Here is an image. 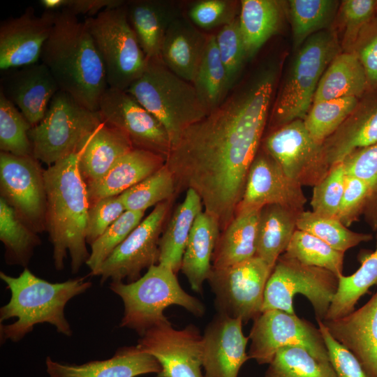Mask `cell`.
I'll return each mask as SVG.
<instances>
[{"mask_svg":"<svg viewBox=\"0 0 377 377\" xmlns=\"http://www.w3.org/2000/svg\"><path fill=\"white\" fill-rule=\"evenodd\" d=\"M274 84L272 69L232 93L186 128L165 165L177 189L194 190L223 230L235 216L266 124Z\"/></svg>","mask_w":377,"mask_h":377,"instance_id":"6da1fadb","label":"cell"},{"mask_svg":"<svg viewBox=\"0 0 377 377\" xmlns=\"http://www.w3.org/2000/svg\"><path fill=\"white\" fill-rule=\"evenodd\" d=\"M40 61L60 90L84 108L98 111L108 84L103 61L84 21L67 9L57 11Z\"/></svg>","mask_w":377,"mask_h":377,"instance_id":"7a4b0ae2","label":"cell"},{"mask_svg":"<svg viewBox=\"0 0 377 377\" xmlns=\"http://www.w3.org/2000/svg\"><path fill=\"white\" fill-rule=\"evenodd\" d=\"M46 189L45 230L52 245L55 268L61 270L69 253L71 271L87 261L86 230L89 204L87 185L78 168V153L44 171Z\"/></svg>","mask_w":377,"mask_h":377,"instance_id":"3957f363","label":"cell"},{"mask_svg":"<svg viewBox=\"0 0 377 377\" xmlns=\"http://www.w3.org/2000/svg\"><path fill=\"white\" fill-rule=\"evenodd\" d=\"M0 278L11 294L9 302L0 309L1 343L17 342L35 325L45 323L54 325L58 332L71 336L73 331L64 313L66 305L92 285L86 277L52 283L27 267L18 276L1 272Z\"/></svg>","mask_w":377,"mask_h":377,"instance_id":"277c9868","label":"cell"},{"mask_svg":"<svg viewBox=\"0 0 377 377\" xmlns=\"http://www.w3.org/2000/svg\"><path fill=\"white\" fill-rule=\"evenodd\" d=\"M126 91L158 120L171 146L208 114L193 84L172 73L161 58L147 59L143 73Z\"/></svg>","mask_w":377,"mask_h":377,"instance_id":"5b68a950","label":"cell"},{"mask_svg":"<svg viewBox=\"0 0 377 377\" xmlns=\"http://www.w3.org/2000/svg\"><path fill=\"white\" fill-rule=\"evenodd\" d=\"M109 288L124 303L120 326L133 330L140 336L168 320L163 312L171 305L180 306L198 317L205 313L204 304L181 287L176 273L159 264L151 266L136 281H111Z\"/></svg>","mask_w":377,"mask_h":377,"instance_id":"8992f818","label":"cell"},{"mask_svg":"<svg viewBox=\"0 0 377 377\" xmlns=\"http://www.w3.org/2000/svg\"><path fill=\"white\" fill-rule=\"evenodd\" d=\"M102 122L98 111L84 108L59 90L43 119L29 131L33 156L52 165L77 152L84 139Z\"/></svg>","mask_w":377,"mask_h":377,"instance_id":"52a82bcc","label":"cell"},{"mask_svg":"<svg viewBox=\"0 0 377 377\" xmlns=\"http://www.w3.org/2000/svg\"><path fill=\"white\" fill-rule=\"evenodd\" d=\"M126 3L84 20L103 61L108 87L122 91L140 77L147 64L128 21Z\"/></svg>","mask_w":377,"mask_h":377,"instance_id":"ba28073f","label":"cell"},{"mask_svg":"<svg viewBox=\"0 0 377 377\" xmlns=\"http://www.w3.org/2000/svg\"><path fill=\"white\" fill-rule=\"evenodd\" d=\"M334 36L318 31L301 45L289 75L275 103L272 120L281 126L306 116L318 82L334 58L338 54Z\"/></svg>","mask_w":377,"mask_h":377,"instance_id":"9c48e42d","label":"cell"},{"mask_svg":"<svg viewBox=\"0 0 377 377\" xmlns=\"http://www.w3.org/2000/svg\"><path fill=\"white\" fill-rule=\"evenodd\" d=\"M338 283L339 277L330 271L306 265L282 254L267 282L262 312L276 309L294 314L293 297L300 293L311 302L316 319L323 320Z\"/></svg>","mask_w":377,"mask_h":377,"instance_id":"30bf717a","label":"cell"},{"mask_svg":"<svg viewBox=\"0 0 377 377\" xmlns=\"http://www.w3.org/2000/svg\"><path fill=\"white\" fill-rule=\"evenodd\" d=\"M273 268L258 256L237 265L212 269L207 281L217 313L243 323L262 312L265 290Z\"/></svg>","mask_w":377,"mask_h":377,"instance_id":"8fae6325","label":"cell"},{"mask_svg":"<svg viewBox=\"0 0 377 377\" xmlns=\"http://www.w3.org/2000/svg\"><path fill=\"white\" fill-rule=\"evenodd\" d=\"M249 338L248 355L259 364H268L279 349L287 346L302 348L315 358L330 362L319 327L295 313L276 309L262 312L253 320Z\"/></svg>","mask_w":377,"mask_h":377,"instance_id":"7c38bea8","label":"cell"},{"mask_svg":"<svg viewBox=\"0 0 377 377\" xmlns=\"http://www.w3.org/2000/svg\"><path fill=\"white\" fill-rule=\"evenodd\" d=\"M44 171L33 155L0 153L1 198L37 233L45 230Z\"/></svg>","mask_w":377,"mask_h":377,"instance_id":"4fadbf2b","label":"cell"},{"mask_svg":"<svg viewBox=\"0 0 377 377\" xmlns=\"http://www.w3.org/2000/svg\"><path fill=\"white\" fill-rule=\"evenodd\" d=\"M265 146L286 175L302 186H315L330 170L323 144L313 138L302 119L280 126L269 135Z\"/></svg>","mask_w":377,"mask_h":377,"instance_id":"5bb4252c","label":"cell"},{"mask_svg":"<svg viewBox=\"0 0 377 377\" xmlns=\"http://www.w3.org/2000/svg\"><path fill=\"white\" fill-rule=\"evenodd\" d=\"M169 210L168 201L156 205L101 265L96 276L101 282H133L141 272L158 261L160 235Z\"/></svg>","mask_w":377,"mask_h":377,"instance_id":"9a60e30c","label":"cell"},{"mask_svg":"<svg viewBox=\"0 0 377 377\" xmlns=\"http://www.w3.org/2000/svg\"><path fill=\"white\" fill-rule=\"evenodd\" d=\"M137 346L160 364L157 377H203V339L195 325L177 330L168 320L161 322L145 331Z\"/></svg>","mask_w":377,"mask_h":377,"instance_id":"2e32d148","label":"cell"},{"mask_svg":"<svg viewBox=\"0 0 377 377\" xmlns=\"http://www.w3.org/2000/svg\"><path fill=\"white\" fill-rule=\"evenodd\" d=\"M105 123L124 132L134 148L145 149L165 159L171 142L164 127L127 91L108 87L99 103Z\"/></svg>","mask_w":377,"mask_h":377,"instance_id":"e0dca14e","label":"cell"},{"mask_svg":"<svg viewBox=\"0 0 377 377\" xmlns=\"http://www.w3.org/2000/svg\"><path fill=\"white\" fill-rule=\"evenodd\" d=\"M306 202L301 184L288 177L267 152L257 154L249 169L236 214L260 210L270 205L302 212Z\"/></svg>","mask_w":377,"mask_h":377,"instance_id":"ac0fdd59","label":"cell"},{"mask_svg":"<svg viewBox=\"0 0 377 377\" xmlns=\"http://www.w3.org/2000/svg\"><path fill=\"white\" fill-rule=\"evenodd\" d=\"M56 15L45 10L38 16L29 7L21 15L1 21L0 69L6 71L38 63Z\"/></svg>","mask_w":377,"mask_h":377,"instance_id":"d6986e66","label":"cell"},{"mask_svg":"<svg viewBox=\"0 0 377 377\" xmlns=\"http://www.w3.org/2000/svg\"><path fill=\"white\" fill-rule=\"evenodd\" d=\"M243 321L217 313L202 335L203 377H238L249 359L246 351L249 340L242 332Z\"/></svg>","mask_w":377,"mask_h":377,"instance_id":"ffe728a7","label":"cell"},{"mask_svg":"<svg viewBox=\"0 0 377 377\" xmlns=\"http://www.w3.org/2000/svg\"><path fill=\"white\" fill-rule=\"evenodd\" d=\"M4 72L0 92L20 110L31 126H36L60 90L50 71L38 62Z\"/></svg>","mask_w":377,"mask_h":377,"instance_id":"44dd1931","label":"cell"},{"mask_svg":"<svg viewBox=\"0 0 377 377\" xmlns=\"http://www.w3.org/2000/svg\"><path fill=\"white\" fill-rule=\"evenodd\" d=\"M330 335L357 358L367 377H377V291L357 310L322 320Z\"/></svg>","mask_w":377,"mask_h":377,"instance_id":"7402d4cb","label":"cell"},{"mask_svg":"<svg viewBox=\"0 0 377 377\" xmlns=\"http://www.w3.org/2000/svg\"><path fill=\"white\" fill-rule=\"evenodd\" d=\"M47 371L50 377H136L158 374L161 367L157 360L138 346L119 348L105 360L91 361L77 365L62 364L47 357Z\"/></svg>","mask_w":377,"mask_h":377,"instance_id":"603a6c76","label":"cell"},{"mask_svg":"<svg viewBox=\"0 0 377 377\" xmlns=\"http://www.w3.org/2000/svg\"><path fill=\"white\" fill-rule=\"evenodd\" d=\"M165 163V158L145 149L133 148L122 156L99 180L87 184L89 206L98 200L119 195Z\"/></svg>","mask_w":377,"mask_h":377,"instance_id":"cb8c5ba5","label":"cell"},{"mask_svg":"<svg viewBox=\"0 0 377 377\" xmlns=\"http://www.w3.org/2000/svg\"><path fill=\"white\" fill-rule=\"evenodd\" d=\"M208 36L190 20L180 15L170 24L164 37L161 51L162 61L172 73L192 83Z\"/></svg>","mask_w":377,"mask_h":377,"instance_id":"d4e9b609","label":"cell"},{"mask_svg":"<svg viewBox=\"0 0 377 377\" xmlns=\"http://www.w3.org/2000/svg\"><path fill=\"white\" fill-rule=\"evenodd\" d=\"M133 148L124 132L103 121L77 151L78 168L86 185L102 178L119 158Z\"/></svg>","mask_w":377,"mask_h":377,"instance_id":"484cf974","label":"cell"},{"mask_svg":"<svg viewBox=\"0 0 377 377\" xmlns=\"http://www.w3.org/2000/svg\"><path fill=\"white\" fill-rule=\"evenodd\" d=\"M126 6L128 21L147 59L161 58L167 30L182 15L179 8L165 0H133Z\"/></svg>","mask_w":377,"mask_h":377,"instance_id":"4316f807","label":"cell"},{"mask_svg":"<svg viewBox=\"0 0 377 377\" xmlns=\"http://www.w3.org/2000/svg\"><path fill=\"white\" fill-rule=\"evenodd\" d=\"M377 143V96L367 99L324 142L330 168L353 151Z\"/></svg>","mask_w":377,"mask_h":377,"instance_id":"83f0119b","label":"cell"},{"mask_svg":"<svg viewBox=\"0 0 377 377\" xmlns=\"http://www.w3.org/2000/svg\"><path fill=\"white\" fill-rule=\"evenodd\" d=\"M219 231L218 221L205 211L197 216L191 228L180 269L198 293H202L203 283L212 272Z\"/></svg>","mask_w":377,"mask_h":377,"instance_id":"f1b7e54d","label":"cell"},{"mask_svg":"<svg viewBox=\"0 0 377 377\" xmlns=\"http://www.w3.org/2000/svg\"><path fill=\"white\" fill-rule=\"evenodd\" d=\"M260 210L237 213L219 235L212 269H223L256 256Z\"/></svg>","mask_w":377,"mask_h":377,"instance_id":"f546056e","label":"cell"},{"mask_svg":"<svg viewBox=\"0 0 377 377\" xmlns=\"http://www.w3.org/2000/svg\"><path fill=\"white\" fill-rule=\"evenodd\" d=\"M202 206L198 193L191 188L187 189L183 202L174 211L160 238L158 264L175 273L181 269L191 228Z\"/></svg>","mask_w":377,"mask_h":377,"instance_id":"4dcf8cb0","label":"cell"},{"mask_svg":"<svg viewBox=\"0 0 377 377\" xmlns=\"http://www.w3.org/2000/svg\"><path fill=\"white\" fill-rule=\"evenodd\" d=\"M367 87V75L356 54H338L323 73L313 103L342 97L359 98Z\"/></svg>","mask_w":377,"mask_h":377,"instance_id":"1f68e13d","label":"cell"},{"mask_svg":"<svg viewBox=\"0 0 377 377\" xmlns=\"http://www.w3.org/2000/svg\"><path fill=\"white\" fill-rule=\"evenodd\" d=\"M301 212L270 205L260 209L256 256L274 268L285 252L295 231Z\"/></svg>","mask_w":377,"mask_h":377,"instance_id":"d6a6232c","label":"cell"},{"mask_svg":"<svg viewBox=\"0 0 377 377\" xmlns=\"http://www.w3.org/2000/svg\"><path fill=\"white\" fill-rule=\"evenodd\" d=\"M238 19L249 59L278 30L281 21L280 6L273 0H242Z\"/></svg>","mask_w":377,"mask_h":377,"instance_id":"836d02e7","label":"cell"},{"mask_svg":"<svg viewBox=\"0 0 377 377\" xmlns=\"http://www.w3.org/2000/svg\"><path fill=\"white\" fill-rule=\"evenodd\" d=\"M360 261L361 265L355 272L339 277L337 293L324 320L341 318L353 312L358 300L377 285V235L376 249L363 253Z\"/></svg>","mask_w":377,"mask_h":377,"instance_id":"e575fe53","label":"cell"},{"mask_svg":"<svg viewBox=\"0 0 377 377\" xmlns=\"http://www.w3.org/2000/svg\"><path fill=\"white\" fill-rule=\"evenodd\" d=\"M192 84L207 113L221 105L231 89L219 54L215 35L211 34L208 36Z\"/></svg>","mask_w":377,"mask_h":377,"instance_id":"d590c367","label":"cell"},{"mask_svg":"<svg viewBox=\"0 0 377 377\" xmlns=\"http://www.w3.org/2000/svg\"><path fill=\"white\" fill-rule=\"evenodd\" d=\"M0 239L6 249V263L24 267L35 247L40 244L37 232L2 198H0Z\"/></svg>","mask_w":377,"mask_h":377,"instance_id":"8d00e7d4","label":"cell"},{"mask_svg":"<svg viewBox=\"0 0 377 377\" xmlns=\"http://www.w3.org/2000/svg\"><path fill=\"white\" fill-rule=\"evenodd\" d=\"M283 254L306 265L329 270L337 277L343 275L345 253L309 232L297 229Z\"/></svg>","mask_w":377,"mask_h":377,"instance_id":"74e56055","label":"cell"},{"mask_svg":"<svg viewBox=\"0 0 377 377\" xmlns=\"http://www.w3.org/2000/svg\"><path fill=\"white\" fill-rule=\"evenodd\" d=\"M264 377H337L330 362L320 361L302 348H281L268 364Z\"/></svg>","mask_w":377,"mask_h":377,"instance_id":"f35d334b","label":"cell"},{"mask_svg":"<svg viewBox=\"0 0 377 377\" xmlns=\"http://www.w3.org/2000/svg\"><path fill=\"white\" fill-rule=\"evenodd\" d=\"M358 98L349 96L313 103L304 119L313 138L323 142L354 112Z\"/></svg>","mask_w":377,"mask_h":377,"instance_id":"ab89813d","label":"cell"},{"mask_svg":"<svg viewBox=\"0 0 377 377\" xmlns=\"http://www.w3.org/2000/svg\"><path fill=\"white\" fill-rule=\"evenodd\" d=\"M297 229L309 232L344 253L372 239L371 234L350 230L335 217L320 216L312 211H302L298 214Z\"/></svg>","mask_w":377,"mask_h":377,"instance_id":"60d3db41","label":"cell"},{"mask_svg":"<svg viewBox=\"0 0 377 377\" xmlns=\"http://www.w3.org/2000/svg\"><path fill=\"white\" fill-rule=\"evenodd\" d=\"M175 191L173 175L165 163L119 195L126 210L145 212L147 208L169 200Z\"/></svg>","mask_w":377,"mask_h":377,"instance_id":"b9f144b4","label":"cell"},{"mask_svg":"<svg viewBox=\"0 0 377 377\" xmlns=\"http://www.w3.org/2000/svg\"><path fill=\"white\" fill-rule=\"evenodd\" d=\"M337 2L330 0H292L289 10L295 47L317 31L323 28L332 19Z\"/></svg>","mask_w":377,"mask_h":377,"instance_id":"7bdbcfd3","label":"cell"},{"mask_svg":"<svg viewBox=\"0 0 377 377\" xmlns=\"http://www.w3.org/2000/svg\"><path fill=\"white\" fill-rule=\"evenodd\" d=\"M31 125L20 110L0 92V149L15 156L33 155L29 138Z\"/></svg>","mask_w":377,"mask_h":377,"instance_id":"ee69618b","label":"cell"},{"mask_svg":"<svg viewBox=\"0 0 377 377\" xmlns=\"http://www.w3.org/2000/svg\"><path fill=\"white\" fill-rule=\"evenodd\" d=\"M144 212L126 210L91 246L86 264L96 276L101 265L114 250L142 221Z\"/></svg>","mask_w":377,"mask_h":377,"instance_id":"f6af8a7d","label":"cell"},{"mask_svg":"<svg viewBox=\"0 0 377 377\" xmlns=\"http://www.w3.org/2000/svg\"><path fill=\"white\" fill-rule=\"evenodd\" d=\"M346 170L342 162L332 166L327 175L313 186L310 205L312 212L323 216L337 218L342 200Z\"/></svg>","mask_w":377,"mask_h":377,"instance_id":"bcb514c9","label":"cell"},{"mask_svg":"<svg viewBox=\"0 0 377 377\" xmlns=\"http://www.w3.org/2000/svg\"><path fill=\"white\" fill-rule=\"evenodd\" d=\"M372 206L373 193L370 186L362 179L346 175L337 219L348 228L364 214L369 223Z\"/></svg>","mask_w":377,"mask_h":377,"instance_id":"7dc6e473","label":"cell"},{"mask_svg":"<svg viewBox=\"0 0 377 377\" xmlns=\"http://www.w3.org/2000/svg\"><path fill=\"white\" fill-rule=\"evenodd\" d=\"M216 41L225 67L230 89L237 80L248 59L240 33L238 17L221 27Z\"/></svg>","mask_w":377,"mask_h":377,"instance_id":"c3c4849f","label":"cell"},{"mask_svg":"<svg viewBox=\"0 0 377 377\" xmlns=\"http://www.w3.org/2000/svg\"><path fill=\"white\" fill-rule=\"evenodd\" d=\"M346 173L366 182L373 193L370 225L377 230V143L356 149L342 161Z\"/></svg>","mask_w":377,"mask_h":377,"instance_id":"681fc988","label":"cell"},{"mask_svg":"<svg viewBox=\"0 0 377 377\" xmlns=\"http://www.w3.org/2000/svg\"><path fill=\"white\" fill-rule=\"evenodd\" d=\"M240 3L232 0H200L192 3L188 17L198 28L212 29L232 22L239 14Z\"/></svg>","mask_w":377,"mask_h":377,"instance_id":"f907efd6","label":"cell"},{"mask_svg":"<svg viewBox=\"0 0 377 377\" xmlns=\"http://www.w3.org/2000/svg\"><path fill=\"white\" fill-rule=\"evenodd\" d=\"M125 211L119 195L101 199L89 206L86 230L87 243L91 245Z\"/></svg>","mask_w":377,"mask_h":377,"instance_id":"816d5d0a","label":"cell"},{"mask_svg":"<svg viewBox=\"0 0 377 377\" xmlns=\"http://www.w3.org/2000/svg\"><path fill=\"white\" fill-rule=\"evenodd\" d=\"M337 377H367L354 355L337 342L329 333L322 320L316 319Z\"/></svg>","mask_w":377,"mask_h":377,"instance_id":"f5cc1de1","label":"cell"},{"mask_svg":"<svg viewBox=\"0 0 377 377\" xmlns=\"http://www.w3.org/2000/svg\"><path fill=\"white\" fill-rule=\"evenodd\" d=\"M342 16L347 27L350 43L357 41L364 27L377 14L376 0H346L341 6Z\"/></svg>","mask_w":377,"mask_h":377,"instance_id":"db71d44e","label":"cell"},{"mask_svg":"<svg viewBox=\"0 0 377 377\" xmlns=\"http://www.w3.org/2000/svg\"><path fill=\"white\" fill-rule=\"evenodd\" d=\"M377 15V14H376ZM364 27L356 43V55L361 62L368 81V86H377V17Z\"/></svg>","mask_w":377,"mask_h":377,"instance_id":"11a10c76","label":"cell"},{"mask_svg":"<svg viewBox=\"0 0 377 377\" xmlns=\"http://www.w3.org/2000/svg\"><path fill=\"white\" fill-rule=\"evenodd\" d=\"M126 2L123 0H67L65 9L77 16L93 17L107 8L119 7Z\"/></svg>","mask_w":377,"mask_h":377,"instance_id":"9f6ffc18","label":"cell"},{"mask_svg":"<svg viewBox=\"0 0 377 377\" xmlns=\"http://www.w3.org/2000/svg\"><path fill=\"white\" fill-rule=\"evenodd\" d=\"M39 3L46 11L57 12L66 8L67 0H40Z\"/></svg>","mask_w":377,"mask_h":377,"instance_id":"6f0895ef","label":"cell"}]
</instances>
